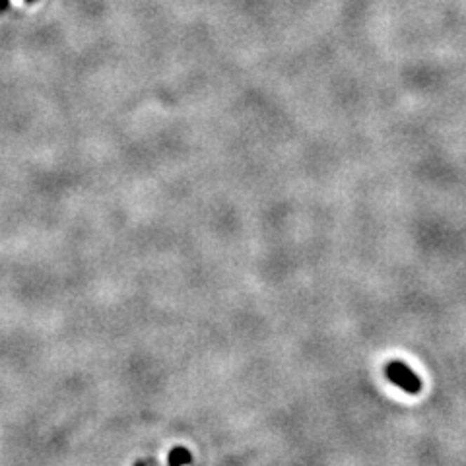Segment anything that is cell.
Wrapping results in <instances>:
<instances>
[{
    "instance_id": "3",
    "label": "cell",
    "mask_w": 466,
    "mask_h": 466,
    "mask_svg": "<svg viewBox=\"0 0 466 466\" xmlns=\"http://www.w3.org/2000/svg\"><path fill=\"white\" fill-rule=\"evenodd\" d=\"M27 2H32V0H27Z\"/></svg>"
},
{
    "instance_id": "2",
    "label": "cell",
    "mask_w": 466,
    "mask_h": 466,
    "mask_svg": "<svg viewBox=\"0 0 466 466\" xmlns=\"http://www.w3.org/2000/svg\"><path fill=\"white\" fill-rule=\"evenodd\" d=\"M191 462V453L183 447H177V449L169 455V465L171 466H185Z\"/></svg>"
},
{
    "instance_id": "1",
    "label": "cell",
    "mask_w": 466,
    "mask_h": 466,
    "mask_svg": "<svg viewBox=\"0 0 466 466\" xmlns=\"http://www.w3.org/2000/svg\"><path fill=\"white\" fill-rule=\"evenodd\" d=\"M385 375L392 385H397L400 391L408 392V394H420L424 389V383L416 375V371L400 359L389 361L385 366Z\"/></svg>"
}]
</instances>
